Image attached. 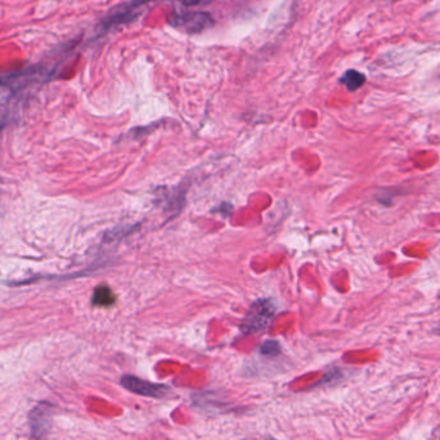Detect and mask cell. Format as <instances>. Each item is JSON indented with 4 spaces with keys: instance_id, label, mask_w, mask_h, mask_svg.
I'll return each mask as SVG.
<instances>
[{
    "instance_id": "cell-2",
    "label": "cell",
    "mask_w": 440,
    "mask_h": 440,
    "mask_svg": "<svg viewBox=\"0 0 440 440\" xmlns=\"http://www.w3.org/2000/svg\"><path fill=\"white\" fill-rule=\"evenodd\" d=\"M122 385L135 394L149 398H163L170 393V387L165 385L153 384L135 376H124L122 378Z\"/></svg>"
},
{
    "instance_id": "cell-1",
    "label": "cell",
    "mask_w": 440,
    "mask_h": 440,
    "mask_svg": "<svg viewBox=\"0 0 440 440\" xmlns=\"http://www.w3.org/2000/svg\"><path fill=\"white\" fill-rule=\"evenodd\" d=\"M275 314V305L270 300H257L244 316L241 329L245 334L260 332L266 328Z\"/></svg>"
},
{
    "instance_id": "cell-3",
    "label": "cell",
    "mask_w": 440,
    "mask_h": 440,
    "mask_svg": "<svg viewBox=\"0 0 440 440\" xmlns=\"http://www.w3.org/2000/svg\"><path fill=\"white\" fill-rule=\"evenodd\" d=\"M177 22L180 24L181 27H184L190 33H200L213 25V19L211 17V15L203 13V12L188 13L185 16H181Z\"/></svg>"
},
{
    "instance_id": "cell-5",
    "label": "cell",
    "mask_w": 440,
    "mask_h": 440,
    "mask_svg": "<svg viewBox=\"0 0 440 440\" xmlns=\"http://www.w3.org/2000/svg\"><path fill=\"white\" fill-rule=\"evenodd\" d=\"M114 301H115L114 295H113V292L110 291V288L106 287V286L97 288V289L95 291V293H93V298H92L93 305L96 306L113 305Z\"/></svg>"
},
{
    "instance_id": "cell-6",
    "label": "cell",
    "mask_w": 440,
    "mask_h": 440,
    "mask_svg": "<svg viewBox=\"0 0 440 440\" xmlns=\"http://www.w3.org/2000/svg\"><path fill=\"white\" fill-rule=\"evenodd\" d=\"M260 351L261 354L265 357L275 358L280 354V345H279L278 341L269 340V341H265L261 345Z\"/></svg>"
},
{
    "instance_id": "cell-7",
    "label": "cell",
    "mask_w": 440,
    "mask_h": 440,
    "mask_svg": "<svg viewBox=\"0 0 440 440\" xmlns=\"http://www.w3.org/2000/svg\"><path fill=\"white\" fill-rule=\"evenodd\" d=\"M181 3L186 7H198V6H206L213 0H180Z\"/></svg>"
},
{
    "instance_id": "cell-4",
    "label": "cell",
    "mask_w": 440,
    "mask_h": 440,
    "mask_svg": "<svg viewBox=\"0 0 440 440\" xmlns=\"http://www.w3.org/2000/svg\"><path fill=\"white\" fill-rule=\"evenodd\" d=\"M366 81H367V78L361 72H357V70H348L340 79L342 84L350 92L361 88Z\"/></svg>"
}]
</instances>
